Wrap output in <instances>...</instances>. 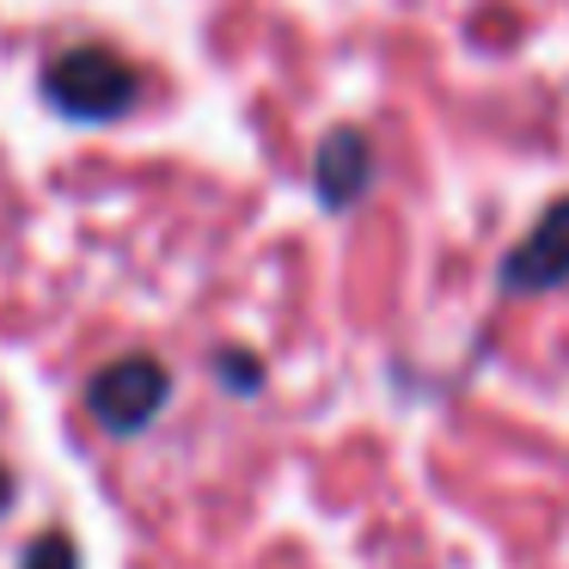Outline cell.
Returning a JSON list of instances; mask_svg holds the SVG:
<instances>
[{"label": "cell", "mask_w": 569, "mask_h": 569, "mask_svg": "<svg viewBox=\"0 0 569 569\" xmlns=\"http://www.w3.org/2000/svg\"><path fill=\"white\" fill-rule=\"evenodd\" d=\"M13 502V478H7V466H0V508Z\"/></svg>", "instance_id": "obj_6"}, {"label": "cell", "mask_w": 569, "mask_h": 569, "mask_svg": "<svg viewBox=\"0 0 569 569\" xmlns=\"http://www.w3.org/2000/svg\"><path fill=\"white\" fill-rule=\"evenodd\" d=\"M502 282L515 288V295H545V288L569 282V197L551 202V209L532 221V233L508 251Z\"/></svg>", "instance_id": "obj_3"}, {"label": "cell", "mask_w": 569, "mask_h": 569, "mask_svg": "<svg viewBox=\"0 0 569 569\" xmlns=\"http://www.w3.org/2000/svg\"><path fill=\"white\" fill-rule=\"evenodd\" d=\"M368 178H373L368 141H361L356 129H337V136L319 148V197L331 202V209H349V202L368 190Z\"/></svg>", "instance_id": "obj_4"}, {"label": "cell", "mask_w": 569, "mask_h": 569, "mask_svg": "<svg viewBox=\"0 0 569 569\" xmlns=\"http://www.w3.org/2000/svg\"><path fill=\"white\" fill-rule=\"evenodd\" d=\"M160 405H166V368L153 356H117L111 368H99L87 386L92 422L111 429V435L148 429V422L160 417Z\"/></svg>", "instance_id": "obj_2"}, {"label": "cell", "mask_w": 569, "mask_h": 569, "mask_svg": "<svg viewBox=\"0 0 569 569\" xmlns=\"http://www.w3.org/2000/svg\"><path fill=\"white\" fill-rule=\"evenodd\" d=\"M26 569H80L74 539H62V532H38L31 551H26Z\"/></svg>", "instance_id": "obj_5"}, {"label": "cell", "mask_w": 569, "mask_h": 569, "mask_svg": "<svg viewBox=\"0 0 569 569\" xmlns=\"http://www.w3.org/2000/svg\"><path fill=\"white\" fill-rule=\"evenodd\" d=\"M43 92H50L56 111L80 117V123H104V117L129 111V99H136V68L117 50L80 43V50H62L43 68Z\"/></svg>", "instance_id": "obj_1"}]
</instances>
